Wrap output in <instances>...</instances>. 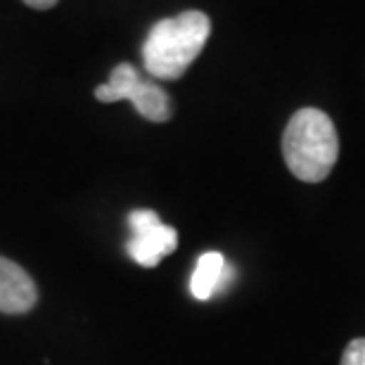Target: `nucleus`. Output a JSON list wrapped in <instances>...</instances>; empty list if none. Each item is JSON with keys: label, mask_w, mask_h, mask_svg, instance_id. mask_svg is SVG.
I'll return each mask as SVG.
<instances>
[{"label": "nucleus", "mask_w": 365, "mask_h": 365, "mask_svg": "<svg viewBox=\"0 0 365 365\" xmlns=\"http://www.w3.org/2000/svg\"><path fill=\"white\" fill-rule=\"evenodd\" d=\"M209 34V17L197 10L157 21L143 46V62L148 74L162 81H176L200 57Z\"/></svg>", "instance_id": "f257e3e1"}, {"label": "nucleus", "mask_w": 365, "mask_h": 365, "mask_svg": "<svg viewBox=\"0 0 365 365\" xmlns=\"http://www.w3.org/2000/svg\"><path fill=\"white\" fill-rule=\"evenodd\" d=\"M282 157L299 180H325L339 157V138L330 116L316 107L299 109L284 128Z\"/></svg>", "instance_id": "f03ea898"}, {"label": "nucleus", "mask_w": 365, "mask_h": 365, "mask_svg": "<svg viewBox=\"0 0 365 365\" xmlns=\"http://www.w3.org/2000/svg\"><path fill=\"white\" fill-rule=\"evenodd\" d=\"M95 98L100 102L128 100L138 109V114L155 123L169 121L173 112L169 95L162 86H157L155 81H145L133 64L126 62L114 67V71L109 74V81L95 91Z\"/></svg>", "instance_id": "7ed1b4c3"}, {"label": "nucleus", "mask_w": 365, "mask_h": 365, "mask_svg": "<svg viewBox=\"0 0 365 365\" xmlns=\"http://www.w3.org/2000/svg\"><path fill=\"white\" fill-rule=\"evenodd\" d=\"M130 237L126 242L128 257L143 268H155L159 261L176 252L178 232L176 228L159 221L157 211L152 209H135L128 216Z\"/></svg>", "instance_id": "20e7f679"}, {"label": "nucleus", "mask_w": 365, "mask_h": 365, "mask_svg": "<svg viewBox=\"0 0 365 365\" xmlns=\"http://www.w3.org/2000/svg\"><path fill=\"white\" fill-rule=\"evenodd\" d=\"M38 304V287L34 277L14 261L0 257V313L21 316Z\"/></svg>", "instance_id": "39448f33"}, {"label": "nucleus", "mask_w": 365, "mask_h": 365, "mask_svg": "<svg viewBox=\"0 0 365 365\" xmlns=\"http://www.w3.org/2000/svg\"><path fill=\"white\" fill-rule=\"evenodd\" d=\"M225 273H228V264H225L223 254L204 252L202 257L197 259L195 273L190 277V292H192V297L200 299V302L211 299L223 287Z\"/></svg>", "instance_id": "423d86ee"}, {"label": "nucleus", "mask_w": 365, "mask_h": 365, "mask_svg": "<svg viewBox=\"0 0 365 365\" xmlns=\"http://www.w3.org/2000/svg\"><path fill=\"white\" fill-rule=\"evenodd\" d=\"M341 365H365V339H351L341 354Z\"/></svg>", "instance_id": "0eeeda50"}, {"label": "nucleus", "mask_w": 365, "mask_h": 365, "mask_svg": "<svg viewBox=\"0 0 365 365\" xmlns=\"http://www.w3.org/2000/svg\"><path fill=\"white\" fill-rule=\"evenodd\" d=\"M24 3L29 5V7H34V10H50L57 0H24Z\"/></svg>", "instance_id": "6e6552de"}]
</instances>
